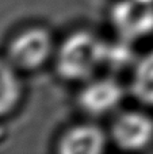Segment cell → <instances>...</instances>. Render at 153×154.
Listing matches in <instances>:
<instances>
[{
  "label": "cell",
  "mask_w": 153,
  "mask_h": 154,
  "mask_svg": "<svg viewBox=\"0 0 153 154\" xmlns=\"http://www.w3.org/2000/svg\"><path fill=\"white\" fill-rule=\"evenodd\" d=\"M105 42L87 31L69 35L57 54V70L64 79H88L103 65Z\"/></svg>",
  "instance_id": "obj_1"
},
{
  "label": "cell",
  "mask_w": 153,
  "mask_h": 154,
  "mask_svg": "<svg viewBox=\"0 0 153 154\" xmlns=\"http://www.w3.org/2000/svg\"><path fill=\"white\" fill-rule=\"evenodd\" d=\"M113 26L123 39L133 41L153 32V3L121 0L111 11Z\"/></svg>",
  "instance_id": "obj_2"
},
{
  "label": "cell",
  "mask_w": 153,
  "mask_h": 154,
  "mask_svg": "<svg viewBox=\"0 0 153 154\" xmlns=\"http://www.w3.org/2000/svg\"><path fill=\"white\" fill-rule=\"evenodd\" d=\"M53 50V41L46 30L30 29L11 42L10 58L14 66L35 69L45 64Z\"/></svg>",
  "instance_id": "obj_3"
},
{
  "label": "cell",
  "mask_w": 153,
  "mask_h": 154,
  "mask_svg": "<svg viewBox=\"0 0 153 154\" xmlns=\"http://www.w3.org/2000/svg\"><path fill=\"white\" fill-rule=\"evenodd\" d=\"M113 137L122 149L141 150L153 139V120L144 112H123L114 122Z\"/></svg>",
  "instance_id": "obj_4"
},
{
  "label": "cell",
  "mask_w": 153,
  "mask_h": 154,
  "mask_svg": "<svg viewBox=\"0 0 153 154\" xmlns=\"http://www.w3.org/2000/svg\"><path fill=\"white\" fill-rule=\"evenodd\" d=\"M123 91L117 81L102 79L91 81L80 93V106L86 112L102 115L113 111L122 100Z\"/></svg>",
  "instance_id": "obj_5"
},
{
  "label": "cell",
  "mask_w": 153,
  "mask_h": 154,
  "mask_svg": "<svg viewBox=\"0 0 153 154\" xmlns=\"http://www.w3.org/2000/svg\"><path fill=\"white\" fill-rule=\"evenodd\" d=\"M105 147L106 137L102 130L91 125H83L67 131L58 149L64 154H98Z\"/></svg>",
  "instance_id": "obj_6"
},
{
  "label": "cell",
  "mask_w": 153,
  "mask_h": 154,
  "mask_svg": "<svg viewBox=\"0 0 153 154\" xmlns=\"http://www.w3.org/2000/svg\"><path fill=\"white\" fill-rule=\"evenodd\" d=\"M132 91L140 101L153 106V51L141 57L136 64Z\"/></svg>",
  "instance_id": "obj_7"
},
{
  "label": "cell",
  "mask_w": 153,
  "mask_h": 154,
  "mask_svg": "<svg viewBox=\"0 0 153 154\" xmlns=\"http://www.w3.org/2000/svg\"><path fill=\"white\" fill-rule=\"evenodd\" d=\"M20 96V82L14 64L0 60V115L10 112Z\"/></svg>",
  "instance_id": "obj_8"
},
{
  "label": "cell",
  "mask_w": 153,
  "mask_h": 154,
  "mask_svg": "<svg viewBox=\"0 0 153 154\" xmlns=\"http://www.w3.org/2000/svg\"><path fill=\"white\" fill-rule=\"evenodd\" d=\"M133 60L132 48L127 45V39L117 43H105V54H103V65L121 69L126 66Z\"/></svg>",
  "instance_id": "obj_9"
},
{
  "label": "cell",
  "mask_w": 153,
  "mask_h": 154,
  "mask_svg": "<svg viewBox=\"0 0 153 154\" xmlns=\"http://www.w3.org/2000/svg\"><path fill=\"white\" fill-rule=\"evenodd\" d=\"M145 2H149V3H153V0H145Z\"/></svg>",
  "instance_id": "obj_10"
}]
</instances>
